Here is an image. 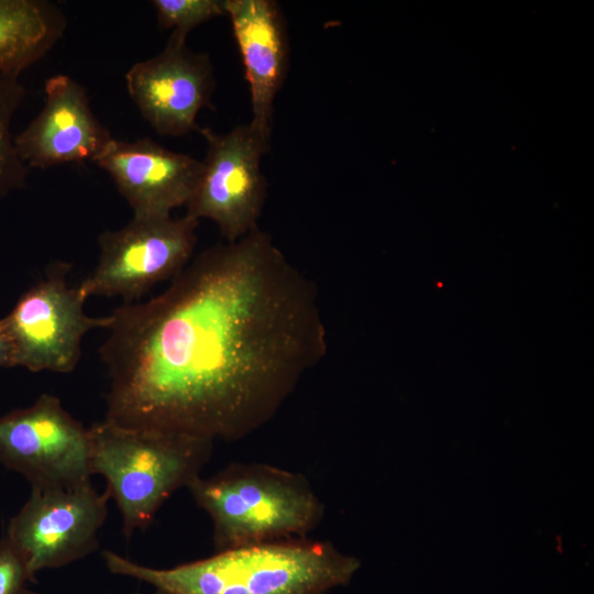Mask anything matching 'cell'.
<instances>
[{"label": "cell", "mask_w": 594, "mask_h": 594, "mask_svg": "<svg viewBox=\"0 0 594 594\" xmlns=\"http://www.w3.org/2000/svg\"><path fill=\"white\" fill-rule=\"evenodd\" d=\"M109 316L105 420L212 442L268 422L328 348L315 282L258 228Z\"/></svg>", "instance_id": "cell-1"}, {"label": "cell", "mask_w": 594, "mask_h": 594, "mask_svg": "<svg viewBox=\"0 0 594 594\" xmlns=\"http://www.w3.org/2000/svg\"><path fill=\"white\" fill-rule=\"evenodd\" d=\"M109 571L145 582L160 594H324L346 584L359 560L306 538L217 551L206 559L157 569L105 551Z\"/></svg>", "instance_id": "cell-2"}, {"label": "cell", "mask_w": 594, "mask_h": 594, "mask_svg": "<svg viewBox=\"0 0 594 594\" xmlns=\"http://www.w3.org/2000/svg\"><path fill=\"white\" fill-rule=\"evenodd\" d=\"M188 488L212 521L217 551L305 538L324 513L304 475L268 464H231Z\"/></svg>", "instance_id": "cell-3"}, {"label": "cell", "mask_w": 594, "mask_h": 594, "mask_svg": "<svg viewBox=\"0 0 594 594\" xmlns=\"http://www.w3.org/2000/svg\"><path fill=\"white\" fill-rule=\"evenodd\" d=\"M89 437L91 474L105 477L127 537L145 528L175 491L200 475L212 449L210 440L107 420L89 428Z\"/></svg>", "instance_id": "cell-4"}, {"label": "cell", "mask_w": 594, "mask_h": 594, "mask_svg": "<svg viewBox=\"0 0 594 594\" xmlns=\"http://www.w3.org/2000/svg\"><path fill=\"white\" fill-rule=\"evenodd\" d=\"M69 270L67 263H55L0 319L10 346L11 366L69 373L80 359L84 336L91 329H107L110 316L86 315L84 305L88 297L79 285L68 284Z\"/></svg>", "instance_id": "cell-5"}, {"label": "cell", "mask_w": 594, "mask_h": 594, "mask_svg": "<svg viewBox=\"0 0 594 594\" xmlns=\"http://www.w3.org/2000/svg\"><path fill=\"white\" fill-rule=\"evenodd\" d=\"M198 132L207 153L186 215L211 220L226 242L237 241L258 228L267 191L261 162L271 136L251 122L223 134L209 128Z\"/></svg>", "instance_id": "cell-6"}, {"label": "cell", "mask_w": 594, "mask_h": 594, "mask_svg": "<svg viewBox=\"0 0 594 594\" xmlns=\"http://www.w3.org/2000/svg\"><path fill=\"white\" fill-rule=\"evenodd\" d=\"M199 220L136 218L123 228L99 235L100 254L79 286L87 297H121L133 302L154 285L174 278L191 261Z\"/></svg>", "instance_id": "cell-7"}, {"label": "cell", "mask_w": 594, "mask_h": 594, "mask_svg": "<svg viewBox=\"0 0 594 594\" xmlns=\"http://www.w3.org/2000/svg\"><path fill=\"white\" fill-rule=\"evenodd\" d=\"M0 463L35 488L87 483L92 475L89 429L56 396L43 394L33 405L0 416Z\"/></svg>", "instance_id": "cell-8"}, {"label": "cell", "mask_w": 594, "mask_h": 594, "mask_svg": "<svg viewBox=\"0 0 594 594\" xmlns=\"http://www.w3.org/2000/svg\"><path fill=\"white\" fill-rule=\"evenodd\" d=\"M109 494L91 482L72 487L35 488L11 518L6 539L23 559L29 573L58 568L98 547Z\"/></svg>", "instance_id": "cell-9"}, {"label": "cell", "mask_w": 594, "mask_h": 594, "mask_svg": "<svg viewBox=\"0 0 594 594\" xmlns=\"http://www.w3.org/2000/svg\"><path fill=\"white\" fill-rule=\"evenodd\" d=\"M125 85L151 128L177 138L198 132V113L210 107L216 81L210 57L193 52L186 38L172 33L158 54L130 67Z\"/></svg>", "instance_id": "cell-10"}, {"label": "cell", "mask_w": 594, "mask_h": 594, "mask_svg": "<svg viewBox=\"0 0 594 594\" xmlns=\"http://www.w3.org/2000/svg\"><path fill=\"white\" fill-rule=\"evenodd\" d=\"M44 91L42 110L14 136L20 158L42 169L94 162L113 136L94 113L85 87L59 74L46 80Z\"/></svg>", "instance_id": "cell-11"}, {"label": "cell", "mask_w": 594, "mask_h": 594, "mask_svg": "<svg viewBox=\"0 0 594 594\" xmlns=\"http://www.w3.org/2000/svg\"><path fill=\"white\" fill-rule=\"evenodd\" d=\"M94 163L112 178L136 218L170 217L186 206L202 173V161L150 138L133 142L113 138Z\"/></svg>", "instance_id": "cell-12"}, {"label": "cell", "mask_w": 594, "mask_h": 594, "mask_svg": "<svg viewBox=\"0 0 594 594\" xmlns=\"http://www.w3.org/2000/svg\"><path fill=\"white\" fill-rule=\"evenodd\" d=\"M224 7L250 89L251 123L271 136L275 97L289 62L283 12L274 0H224Z\"/></svg>", "instance_id": "cell-13"}, {"label": "cell", "mask_w": 594, "mask_h": 594, "mask_svg": "<svg viewBox=\"0 0 594 594\" xmlns=\"http://www.w3.org/2000/svg\"><path fill=\"white\" fill-rule=\"evenodd\" d=\"M67 20L46 0H0V74L18 75L62 38Z\"/></svg>", "instance_id": "cell-14"}, {"label": "cell", "mask_w": 594, "mask_h": 594, "mask_svg": "<svg viewBox=\"0 0 594 594\" xmlns=\"http://www.w3.org/2000/svg\"><path fill=\"white\" fill-rule=\"evenodd\" d=\"M25 95L18 75L0 74V199L26 183L29 167L20 158L11 133L13 117Z\"/></svg>", "instance_id": "cell-15"}, {"label": "cell", "mask_w": 594, "mask_h": 594, "mask_svg": "<svg viewBox=\"0 0 594 594\" xmlns=\"http://www.w3.org/2000/svg\"><path fill=\"white\" fill-rule=\"evenodd\" d=\"M157 23L184 38L197 26L226 15L224 0H153Z\"/></svg>", "instance_id": "cell-16"}, {"label": "cell", "mask_w": 594, "mask_h": 594, "mask_svg": "<svg viewBox=\"0 0 594 594\" xmlns=\"http://www.w3.org/2000/svg\"><path fill=\"white\" fill-rule=\"evenodd\" d=\"M32 576L6 537L0 539V594H21Z\"/></svg>", "instance_id": "cell-17"}, {"label": "cell", "mask_w": 594, "mask_h": 594, "mask_svg": "<svg viewBox=\"0 0 594 594\" xmlns=\"http://www.w3.org/2000/svg\"><path fill=\"white\" fill-rule=\"evenodd\" d=\"M11 367V352L6 334L0 326V369Z\"/></svg>", "instance_id": "cell-18"}, {"label": "cell", "mask_w": 594, "mask_h": 594, "mask_svg": "<svg viewBox=\"0 0 594 594\" xmlns=\"http://www.w3.org/2000/svg\"><path fill=\"white\" fill-rule=\"evenodd\" d=\"M157 594H160V593H157Z\"/></svg>", "instance_id": "cell-19"}]
</instances>
